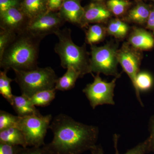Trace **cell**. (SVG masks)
I'll return each mask as SVG.
<instances>
[{"mask_svg":"<svg viewBox=\"0 0 154 154\" xmlns=\"http://www.w3.org/2000/svg\"><path fill=\"white\" fill-rule=\"evenodd\" d=\"M17 34L7 31L1 30L0 31V58L2 56L4 51L7 48L14 40Z\"/></svg>","mask_w":154,"mask_h":154,"instance_id":"obj_27","label":"cell"},{"mask_svg":"<svg viewBox=\"0 0 154 154\" xmlns=\"http://www.w3.org/2000/svg\"><path fill=\"white\" fill-rule=\"evenodd\" d=\"M21 0H0V13L9 9L21 7Z\"/></svg>","mask_w":154,"mask_h":154,"instance_id":"obj_30","label":"cell"},{"mask_svg":"<svg viewBox=\"0 0 154 154\" xmlns=\"http://www.w3.org/2000/svg\"><path fill=\"white\" fill-rule=\"evenodd\" d=\"M55 34L58 38L54 51L59 57L61 66L64 69L72 68L80 74L81 78L91 73V59L86 50L85 45L79 46L72 39L71 30L60 29Z\"/></svg>","mask_w":154,"mask_h":154,"instance_id":"obj_3","label":"cell"},{"mask_svg":"<svg viewBox=\"0 0 154 154\" xmlns=\"http://www.w3.org/2000/svg\"><path fill=\"white\" fill-rule=\"evenodd\" d=\"M128 29L126 23L119 19H115L110 21L106 30L109 35L116 38H122L126 36Z\"/></svg>","mask_w":154,"mask_h":154,"instance_id":"obj_22","label":"cell"},{"mask_svg":"<svg viewBox=\"0 0 154 154\" xmlns=\"http://www.w3.org/2000/svg\"><path fill=\"white\" fill-rule=\"evenodd\" d=\"M18 154H53L45 146L41 147L32 146L22 147Z\"/></svg>","mask_w":154,"mask_h":154,"instance_id":"obj_28","label":"cell"},{"mask_svg":"<svg viewBox=\"0 0 154 154\" xmlns=\"http://www.w3.org/2000/svg\"><path fill=\"white\" fill-rule=\"evenodd\" d=\"M111 13L107 7L101 3H92L85 8L80 26L82 28L91 23L105 22L111 17Z\"/></svg>","mask_w":154,"mask_h":154,"instance_id":"obj_11","label":"cell"},{"mask_svg":"<svg viewBox=\"0 0 154 154\" xmlns=\"http://www.w3.org/2000/svg\"><path fill=\"white\" fill-rule=\"evenodd\" d=\"M21 8H14L0 13V28L18 34L26 30L30 21Z\"/></svg>","mask_w":154,"mask_h":154,"instance_id":"obj_10","label":"cell"},{"mask_svg":"<svg viewBox=\"0 0 154 154\" xmlns=\"http://www.w3.org/2000/svg\"><path fill=\"white\" fill-rule=\"evenodd\" d=\"M99 75L97 74L94 76L93 82L87 85L83 90L91 107L94 109L99 105H115L113 100L114 90L117 78H115L110 82H107L102 80Z\"/></svg>","mask_w":154,"mask_h":154,"instance_id":"obj_7","label":"cell"},{"mask_svg":"<svg viewBox=\"0 0 154 154\" xmlns=\"http://www.w3.org/2000/svg\"><path fill=\"white\" fill-rule=\"evenodd\" d=\"M51 114H34L21 117L19 128L25 136L28 146L41 147L52 120Z\"/></svg>","mask_w":154,"mask_h":154,"instance_id":"obj_6","label":"cell"},{"mask_svg":"<svg viewBox=\"0 0 154 154\" xmlns=\"http://www.w3.org/2000/svg\"><path fill=\"white\" fill-rule=\"evenodd\" d=\"M146 28L154 33V8L152 9L146 22Z\"/></svg>","mask_w":154,"mask_h":154,"instance_id":"obj_33","label":"cell"},{"mask_svg":"<svg viewBox=\"0 0 154 154\" xmlns=\"http://www.w3.org/2000/svg\"><path fill=\"white\" fill-rule=\"evenodd\" d=\"M54 135L51 142L45 146L53 154H81L96 145L98 127L79 122L63 113L54 118L50 125Z\"/></svg>","mask_w":154,"mask_h":154,"instance_id":"obj_1","label":"cell"},{"mask_svg":"<svg viewBox=\"0 0 154 154\" xmlns=\"http://www.w3.org/2000/svg\"><path fill=\"white\" fill-rule=\"evenodd\" d=\"M42 38L25 30L18 33L0 58V67L4 70L10 69L30 70L38 67V53Z\"/></svg>","mask_w":154,"mask_h":154,"instance_id":"obj_2","label":"cell"},{"mask_svg":"<svg viewBox=\"0 0 154 154\" xmlns=\"http://www.w3.org/2000/svg\"><path fill=\"white\" fill-rule=\"evenodd\" d=\"M22 147L0 143V154H18Z\"/></svg>","mask_w":154,"mask_h":154,"instance_id":"obj_29","label":"cell"},{"mask_svg":"<svg viewBox=\"0 0 154 154\" xmlns=\"http://www.w3.org/2000/svg\"><path fill=\"white\" fill-rule=\"evenodd\" d=\"M63 1L64 0H47L48 11H59Z\"/></svg>","mask_w":154,"mask_h":154,"instance_id":"obj_32","label":"cell"},{"mask_svg":"<svg viewBox=\"0 0 154 154\" xmlns=\"http://www.w3.org/2000/svg\"><path fill=\"white\" fill-rule=\"evenodd\" d=\"M128 43L138 50H149L154 46V37L142 28H135L130 35Z\"/></svg>","mask_w":154,"mask_h":154,"instance_id":"obj_13","label":"cell"},{"mask_svg":"<svg viewBox=\"0 0 154 154\" xmlns=\"http://www.w3.org/2000/svg\"><path fill=\"white\" fill-rule=\"evenodd\" d=\"M151 10L149 5L139 3L128 12L127 19L129 22L143 25L146 23Z\"/></svg>","mask_w":154,"mask_h":154,"instance_id":"obj_17","label":"cell"},{"mask_svg":"<svg viewBox=\"0 0 154 154\" xmlns=\"http://www.w3.org/2000/svg\"><path fill=\"white\" fill-rule=\"evenodd\" d=\"M20 8L31 20L47 12V0H22Z\"/></svg>","mask_w":154,"mask_h":154,"instance_id":"obj_15","label":"cell"},{"mask_svg":"<svg viewBox=\"0 0 154 154\" xmlns=\"http://www.w3.org/2000/svg\"><path fill=\"white\" fill-rule=\"evenodd\" d=\"M59 13L66 22L80 25L85 8L81 5V0H64Z\"/></svg>","mask_w":154,"mask_h":154,"instance_id":"obj_12","label":"cell"},{"mask_svg":"<svg viewBox=\"0 0 154 154\" xmlns=\"http://www.w3.org/2000/svg\"><path fill=\"white\" fill-rule=\"evenodd\" d=\"M20 119V116H16L5 111L1 110L0 111V131L11 128H19Z\"/></svg>","mask_w":154,"mask_h":154,"instance_id":"obj_25","label":"cell"},{"mask_svg":"<svg viewBox=\"0 0 154 154\" xmlns=\"http://www.w3.org/2000/svg\"><path fill=\"white\" fill-rule=\"evenodd\" d=\"M65 22L59 12L48 11L30 20L26 30L34 36L43 39L48 35L54 34Z\"/></svg>","mask_w":154,"mask_h":154,"instance_id":"obj_8","label":"cell"},{"mask_svg":"<svg viewBox=\"0 0 154 154\" xmlns=\"http://www.w3.org/2000/svg\"><path fill=\"white\" fill-rule=\"evenodd\" d=\"M81 78L80 74L74 69L69 68L66 72L57 81L55 89L62 91H69L74 88L77 79Z\"/></svg>","mask_w":154,"mask_h":154,"instance_id":"obj_18","label":"cell"},{"mask_svg":"<svg viewBox=\"0 0 154 154\" xmlns=\"http://www.w3.org/2000/svg\"><path fill=\"white\" fill-rule=\"evenodd\" d=\"M118 140V136L115 134L114 137V145L116 152V154H120L117 149V141ZM91 154H105L103 149L101 145H96L91 150ZM149 152V143L147 139L143 142L140 143L135 146L134 147L128 150L124 154H145Z\"/></svg>","mask_w":154,"mask_h":154,"instance_id":"obj_20","label":"cell"},{"mask_svg":"<svg viewBox=\"0 0 154 154\" xmlns=\"http://www.w3.org/2000/svg\"><path fill=\"white\" fill-rule=\"evenodd\" d=\"M97 1H101V0H97Z\"/></svg>","mask_w":154,"mask_h":154,"instance_id":"obj_35","label":"cell"},{"mask_svg":"<svg viewBox=\"0 0 154 154\" xmlns=\"http://www.w3.org/2000/svg\"><path fill=\"white\" fill-rule=\"evenodd\" d=\"M153 79L150 74L146 72H141L138 73L136 79V95L138 100L142 106L143 104L140 96V92H146L152 87Z\"/></svg>","mask_w":154,"mask_h":154,"instance_id":"obj_19","label":"cell"},{"mask_svg":"<svg viewBox=\"0 0 154 154\" xmlns=\"http://www.w3.org/2000/svg\"><path fill=\"white\" fill-rule=\"evenodd\" d=\"M0 143L28 147L25 136L18 128H11L0 131Z\"/></svg>","mask_w":154,"mask_h":154,"instance_id":"obj_16","label":"cell"},{"mask_svg":"<svg viewBox=\"0 0 154 154\" xmlns=\"http://www.w3.org/2000/svg\"><path fill=\"white\" fill-rule=\"evenodd\" d=\"M149 137L147 138L149 143V152H154V116H152L149 122Z\"/></svg>","mask_w":154,"mask_h":154,"instance_id":"obj_31","label":"cell"},{"mask_svg":"<svg viewBox=\"0 0 154 154\" xmlns=\"http://www.w3.org/2000/svg\"><path fill=\"white\" fill-rule=\"evenodd\" d=\"M14 71L15 81L19 85L22 94L29 98L39 91L54 89L58 79L51 67H38L30 70Z\"/></svg>","mask_w":154,"mask_h":154,"instance_id":"obj_4","label":"cell"},{"mask_svg":"<svg viewBox=\"0 0 154 154\" xmlns=\"http://www.w3.org/2000/svg\"><path fill=\"white\" fill-rule=\"evenodd\" d=\"M11 105L18 116L20 117L40 114L29 97L23 94L20 96L14 95Z\"/></svg>","mask_w":154,"mask_h":154,"instance_id":"obj_14","label":"cell"},{"mask_svg":"<svg viewBox=\"0 0 154 154\" xmlns=\"http://www.w3.org/2000/svg\"><path fill=\"white\" fill-rule=\"evenodd\" d=\"M117 50L116 45L112 43L100 47L91 45V73L93 72L119 78L120 75L117 70Z\"/></svg>","mask_w":154,"mask_h":154,"instance_id":"obj_5","label":"cell"},{"mask_svg":"<svg viewBox=\"0 0 154 154\" xmlns=\"http://www.w3.org/2000/svg\"><path fill=\"white\" fill-rule=\"evenodd\" d=\"M117 58L119 63L131 80L135 89L136 79L139 72L142 59L141 54L129 43L125 42L117 50Z\"/></svg>","mask_w":154,"mask_h":154,"instance_id":"obj_9","label":"cell"},{"mask_svg":"<svg viewBox=\"0 0 154 154\" xmlns=\"http://www.w3.org/2000/svg\"><path fill=\"white\" fill-rule=\"evenodd\" d=\"M106 31L102 25L98 24L91 25L86 32V42L91 45L100 42L105 37Z\"/></svg>","mask_w":154,"mask_h":154,"instance_id":"obj_23","label":"cell"},{"mask_svg":"<svg viewBox=\"0 0 154 154\" xmlns=\"http://www.w3.org/2000/svg\"><path fill=\"white\" fill-rule=\"evenodd\" d=\"M150 1H151L152 2H154V0H150Z\"/></svg>","mask_w":154,"mask_h":154,"instance_id":"obj_34","label":"cell"},{"mask_svg":"<svg viewBox=\"0 0 154 154\" xmlns=\"http://www.w3.org/2000/svg\"><path fill=\"white\" fill-rule=\"evenodd\" d=\"M8 72H0V94L11 105L14 96L12 94L11 83L14 80L8 76Z\"/></svg>","mask_w":154,"mask_h":154,"instance_id":"obj_24","label":"cell"},{"mask_svg":"<svg viewBox=\"0 0 154 154\" xmlns=\"http://www.w3.org/2000/svg\"><path fill=\"white\" fill-rule=\"evenodd\" d=\"M56 91L55 88L37 92L29 97L34 106L45 107L48 106L55 99Z\"/></svg>","mask_w":154,"mask_h":154,"instance_id":"obj_21","label":"cell"},{"mask_svg":"<svg viewBox=\"0 0 154 154\" xmlns=\"http://www.w3.org/2000/svg\"><path fill=\"white\" fill-rule=\"evenodd\" d=\"M130 5L127 0H108L107 7L111 13L116 16H120L124 14Z\"/></svg>","mask_w":154,"mask_h":154,"instance_id":"obj_26","label":"cell"}]
</instances>
